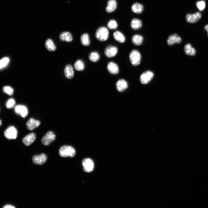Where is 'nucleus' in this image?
Segmentation results:
<instances>
[{"label": "nucleus", "instance_id": "obj_1", "mask_svg": "<svg viewBox=\"0 0 208 208\" xmlns=\"http://www.w3.org/2000/svg\"><path fill=\"white\" fill-rule=\"evenodd\" d=\"M75 153L74 148L70 146H62L59 150V154L61 157H72L75 156Z\"/></svg>", "mask_w": 208, "mask_h": 208}, {"label": "nucleus", "instance_id": "obj_2", "mask_svg": "<svg viewBox=\"0 0 208 208\" xmlns=\"http://www.w3.org/2000/svg\"><path fill=\"white\" fill-rule=\"evenodd\" d=\"M109 36V32L108 29L105 27L99 28L95 33L96 38L99 41H107Z\"/></svg>", "mask_w": 208, "mask_h": 208}, {"label": "nucleus", "instance_id": "obj_3", "mask_svg": "<svg viewBox=\"0 0 208 208\" xmlns=\"http://www.w3.org/2000/svg\"><path fill=\"white\" fill-rule=\"evenodd\" d=\"M130 58L133 65L137 66L139 65L141 63V55L138 50H134L130 53Z\"/></svg>", "mask_w": 208, "mask_h": 208}, {"label": "nucleus", "instance_id": "obj_4", "mask_svg": "<svg viewBox=\"0 0 208 208\" xmlns=\"http://www.w3.org/2000/svg\"><path fill=\"white\" fill-rule=\"evenodd\" d=\"M4 135L5 137L8 139H15L17 137L18 131L14 127L10 126L5 131Z\"/></svg>", "mask_w": 208, "mask_h": 208}, {"label": "nucleus", "instance_id": "obj_5", "mask_svg": "<svg viewBox=\"0 0 208 208\" xmlns=\"http://www.w3.org/2000/svg\"><path fill=\"white\" fill-rule=\"evenodd\" d=\"M55 139V133L53 132L49 131L42 138V142L44 145H48L54 141Z\"/></svg>", "mask_w": 208, "mask_h": 208}, {"label": "nucleus", "instance_id": "obj_6", "mask_svg": "<svg viewBox=\"0 0 208 208\" xmlns=\"http://www.w3.org/2000/svg\"><path fill=\"white\" fill-rule=\"evenodd\" d=\"M154 76V74L152 72L150 71H145L141 76V82L143 84H147L151 81Z\"/></svg>", "mask_w": 208, "mask_h": 208}, {"label": "nucleus", "instance_id": "obj_7", "mask_svg": "<svg viewBox=\"0 0 208 208\" xmlns=\"http://www.w3.org/2000/svg\"><path fill=\"white\" fill-rule=\"evenodd\" d=\"M84 170L86 172L92 171L94 169V163L93 161L90 158H86L82 162Z\"/></svg>", "mask_w": 208, "mask_h": 208}, {"label": "nucleus", "instance_id": "obj_8", "mask_svg": "<svg viewBox=\"0 0 208 208\" xmlns=\"http://www.w3.org/2000/svg\"><path fill=\"white\" fill-rule=\"evenodd\" d=\"M201 14L200 12H197L194 14H187L186 19V21L190 23H194L198 22L201 18Z\"/></svg>", "mask_w": 208, "mask_h": 208}, {"label": "nucleus", "instance_id": "obj_9", "mask_svg": "<svg viewBox=\"0 0 208 208\" xmlns=\"http://www.w3.org/2000/svg\"><path fill=\"white\" fill-rule=\"evenodd\" d=\"M14 111L16 114L20 116L23 118H25L28 114L27 108L24 105L16 106L15 108Z\"/></svg>", "mask_w": 208, "mask_h": 208}, {"label": "nucleus", "instance_id": "obj_10", "mask_svg": "<svg viewBox=\"0 0 208 208\" xmlns=\"http://www.w3.org/2000/svg\"><path fill=\"white\" fill-rule=\"evenodd\" d=\"M47 160V157L44 154H41L39 155L34 156L32 159L33 163L37 164L42 165L45 163Z\"/></svg>", "mask_w": 208, "mask_h": 208}, {"label": "nucleus", "instance_id": "obj_11", "mask_svg": "<svg viewBox=\"0 0 208 208\" xmlns=\"http://www.w3.org/2000/svg\"><path fill=\"white\" fill-rule=\"evenodd\" d=\"M36 138L35 134L32 133L24 137L22 140V142L25 145L29 146L34 142Z\"/></svg>", "mask_w": 208, "mask_h": 208}, {"label": "nucleus", "instance_id": "obj_12", "mask_svg": "<svg viewBox=\"0 0 208 208\" xmlns=\"http://www.w3.org/2000/svg\"><path fill=\"white\" fill-rule=\"evenodd\" d=\"M40 124V121L31 118L27 123L26 126L28 130L32 131L38 127Z\"/></svg>", "mask_w": 208, "mask_h": 208}, {"label": "nucleus", "instance_id": "obj_13", "mask_svg": "<svg viewBox=\"0 0 208 208\" xmlns=\"http://www.w3.org/2000/svg\"><path fill=\"white\" fill-rule=\"evenodd\" d=\"M118 52V49L114 46H110L107 47L105 51V54L108 58H112L116 55Z\"/></svg>", "mask_w": 208, "mask_h": 208}, {"label": "nucleus", "instance_id": "obj_14", "mask_svg": "<svg viewBox=\"0 0 208 208\" xmlns=\"http://www.w3.org/2000/svg\"><path fill=\"white\" fill-rule=\"evenodd\" d=\"M181 42V38L176 34L170 36L167 40V44L169 46H172L175 44H180Z\"/></svg>", "mask_w": 208, "mask_h": 208}, {"label": "nucleus", "instance_id": "obj_15", "mask_svg": "<svg viewBox=\"0 0 208 208\" xmlns=\"http://www.w3.org/2000/svg\"><path fill=\"white\" fill-rule=\"evenodd\" d=\"M64 73L67 78L70 79L73 78L74 75L73 67L70 65H67L65 67Z\"/></svg>", "mask_w": 208, "mask_h": 208}, {"label": "nucleus", "instance_id": "obj_16", "mask_svg": "<svg viewBox=\"0 0 208 208\" xmlns=\"http://www.w3.org/2000/svg\"><path fill=\"white\" fill-rule=\"evenodd\" d=\"M107 68L109 71L112 74H117L119 72L118 66L114 62H109Z\"/></svg>", "mask_w": 208, "mask_h": 208}, {"label": "nucleus", "instance_id": "obj_17", "mask_svg": "<svg viewBox=\"0 0 208 208\" xmlns=\"http://www.w3.org/2000/svg\"><path fill=\"white\" fill-rule=\"evenodd\" d=\"M116 87L118 91L122 92L128 88V84L125 80L121 79L117 82Z\"/></svg>", "mask_w": 208, "mask_h": 208}, {"label": "nucleus", "instance_id": "obj_18", "mask_svg": "<svg viewBox=\"0 0 208 208\" xmlns=\"http://www.w3.org/2000/svg\"><path fill=\"white\" fill-rule=\"evenodd\" d=\"M107 5L106 11L108 13H110L114 12L116 9L117 3L115 0H110L108 1Z\"/></svg>", "mask_w": 208, "mask_h": 208}, {"label": "nucleus", "instance_id": "obj_19", "mask_svg": "<svg viewBox=\"0 0 208 208\" xmlns=\"http://www.w3.org/2000/svg\"><path fill=\"white\" fill-rule=\"evenodd\" d=\"M60 38L63 41L71 42L73 40V37L71 34L68 32H65L61 33L60 35Z\"/></svg>", "mask_w": 208, "mask_h": 208}, {"label": "nucleus", "instance_id": "obj_20", "mask_svg": "<svg viewBox=\"0 0 208 208\" xmlns=\"http://www.w3.org/2000/svg\"><path fill=\"white\" fill-rule=\"evenodd\" d=\"M184 50L186 54L191 56H195L196 52L195 49L190 44H187L185 46Z\"/></svg>", "mask_w": 208, "mask_h": 208}, {"label": "nucleus", "instance_id": "obj_21", "mask_svg": "<svg viewBox=\"0 0 208 208\" xmlns=\"http://www.w3.org/2000/svg\"><path fill=\"white\" fill-rule=\"evenodd\" d=\"M114 36L115 39L119 43H123L126 41L124 36L119 31L115 32L114 34Z\"/></svg>", "mask_w": 208, "mask_h": 208}, {"label": "nucleus", "instance_id": "obj_22", "mask_svg": "<svg viewBox=\"0 0 208 208\" xmlns=\"http://www.w3.org/2000/svg\"><path fill=\"white\" fill-rule=\"evenodd\" d=\"M45 45L46 49L49 51L54 52L56 50V47L51 39H48L47 40Z\"/></svg>", "mask_w": 208, "mask_h": 208}, {"label": "nucleus", "instance_id": "obj_23", "mask_svg": "<svg viewBox=\"0 0 208 208\" xmlns=\"http://www.w3.org/2000/svg\"><path fill=\"white\" fill-rule=\"evenodd\" d=\"M131 27L132 29L135 30L139 29L142 27L141 21L137 19H134L131 21Z\"/></svg>", "mask_w": 208, "mask_h": 208}, {"label": "nucleus", "instance_id": "obj_24", "mask_svg": "<svg viewBox=\"0 0 208 208\" xmlns=\"http://www.w3.org/2000/svg\"><path fill=\"white\" fill-rule=\"evenodd\" d=\"M143 40V37L142 36L139 35H135L133 37L132 42L134 45L139 46L142 44Z\"/></svg>", "mask_w": 208, "mask_h": 208}, {"label": "nucleus", "instance_id": "obj_25", "mask_svg": "<svg viewBox=\"0 0 208 208\" xmlns=\"http://www.w3.org/2000/svg\"><path fill=\"white\" fill-rule=\"evenodd\" d=\"M132 10L135 13L140 14L143 11V7L141 4L135 3L132 6Z\"/></svg>", "mask_w": 208, "mask_h": 208}, {"label": "nucleus", "instance_id": "obj_26", "mask_svg": "<svg viewBox=\"0 0 208 208\" xmlns=\"http://www.w3.org/2000/svg\"><path fill=\"white\" fill-rule=\"evenodd\" d=\"M81 41L82 45L88 46L90 44V40L88 35L86 33L83 34L81 37Z\"/></svg>", "mask_w": 208, "mask_h": 208}, {"label": "nucleus", "instance_id": "obj_27", "mask_svg": "<svg viewBox=\"0 0 208 208\" xmlns=\"http://www.w3.org/2000/svg\"><path fill=\"white\" fill-rule=\"evenodd\" d=\"M75 68L77 71L83 70L85 67L84 63L81 60H78L74 64Z\"/></svg>", "mask_w": 208, "mask_h": 208}, {"label": "nucleus", "instance_id": "obj_28", "mask_svg": "<svg viewBox=\"0 0 208 208\" xmlns=\"http://www.w3.org/2000/svg\"><path fill=\"white\" fill-rule=\"evenodd\" d=\"M89 58V60L92 62H97L100 59V55L98 53L93 52L90 54Z\"/></svg>", "mask_w": 208, "mask_h": 208}, {"label": "nucleus", "instance_id": "obj_29", "mask_svg": "<svg viewBox=\"0 0 208 208\" xmlns=\"http://www.w3.org/2000/svg\"><path fill=\"white\" fill-rule=\"evenodd\" d=\"M16 103V101L13 98H10L7 102L6 104V106L8 109L13 108L15 107Z\"/></svg>", "mask_w": 208, "mask_h": 208}, {"label": "nucleus", "instance_id": "obj_30", "mask_svg": "<svg viewBox=\"0 0 208 208\" xmlns=\"http://www.w3.org/2000/svg\"><path fill=\"white\" fill-rule=\"evenodd\" d=\"M107 26L109 29L114 30L117 28L118 24L116 21L114 20H111L108 22Z\"/></svg>", "mask_w": 208, "mask_h": 208}, {"label": "nucleus", "instance_id": "obj_31", "mask_svg": "<svg viewBox=\"0 0 208 208\" xmlns=\"http://www.w3.org/2000/svg\"><path fill=\"white\" fill-rule=\"evenodd\" d=\"M4 92L10 95H12L14 93L13 89L10 86H4L3 89Z\"/></svg>", "mask_w": 208, "mask_h": 208}, {"label": "nucleus", "instance_id": "obj_32", "mask_svg": "<svg viewBox=\"0 0 208 208\" xmlns=\"http://www.w3.org/2000/svg\"><path fill=\"white\" fill-rule=\"evenodd\" d=\"M10 61V59L7 57H5L0 60V69L5 67Z\"/></svg>", "mask_w": 208, "mask_h": 208}, {"label": "nucleus", "instance_id": "obj_33", "mask_svg": "<svg viewBox=\"0 0 208 208\" xmlns=\"http://www.w3.org/2000/svg\"><path fill=\"white\" fill-rule=\"evenodd\" d=\"M196 4L197 8L200 11H203L205 8V4L204 1L198 2Z\"/></svg>", "mask_w": 208, "mask_h": 208}, {"label": "nucleus", "instance_id": "obj_34", "mask_svg": "<svg viewBox=\"0 0 208 208\" xmlns=\"http://www.w3.org/2000/svg\"><path fill=\"white\" fill-rule=\"evenodd\" d=\"M4 208H15V207L11 205H7L4 206L3 207Z\"/></svg>", "mask_w": 208, "mask_h": 208}, {"label": "nucleus", "instance_id": "obj_35", "mask_svg": "<svg viewBox=\"0 0 208 208\" xmlns=\"http://www.w3.org/2000/svg\"><path fill=\"white\" fill-rule=\"evenodd\" d=\"M204 29L205 31L207 32L208 36V25H206L205 26Z\"/></svg>", "mask_w": 208, "mask_h": 208}, {"label": "nucleus", "instance_id": "obj_36", "mask_svg": "<svg viewBox=\"0 0 208 208\" xmlns=\"http://www.w3.org/2000/svg\"><path fill=\"white\" fill-rule=\"evenodd\" d=\"M2 124V122L1 120H0V126H1Z\"/></svg>", "mask_w": 208, "mask_h": 208}]
</instances>
